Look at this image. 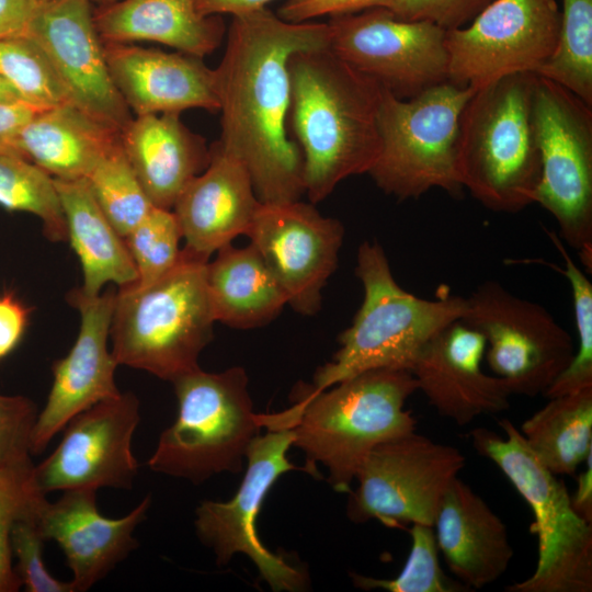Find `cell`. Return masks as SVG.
<instances>
[{"mask_svg":"<svg viewBox=\"0 0 592 592\" xmlns=\"http://www.w3.org/2000/svg\"><path fill=\"white\" fill-rule=\"evenodd\" d=\"M139 401L132 392L105 399L73 417L55 451L33 466L43 494L71 489H129L138 473L132 440L139 423Z\"/></svg>","mask_w":592,"mask_h":592,"instance_id":"2e32d148","label":"cell"},{"mask_svg":"<svg viewBox=\"0 0 592 592\" xmlns=\"http://www.w3.org/2000/svg\"><path fill=\"white\" fill-rule=\"evenodd\" d=\"M70 244L83 274L79 291L87 297L100 294L111 282L118 287L137 281V270L125 239L96 203L86 179H54Z\"/></svg>","mask_w":592,"mask_h":592,"instance_id":"83f0119b","label":"cell"},{"mask_svg":"<svg viewBox=\"0 0 592 592\" xmlns=\"http://www.w3.org/2000/svg\"><path fill=\"white\" fill-rule=\"evenodd\" d=\"M473 92L449 81L409 99L383 89L377 115L380 151L368 172L383 192L401 201L432 189L462 194L457 134Z\"/></svg>","mask_w":592,"mask_h":592,"instance_id":"9c48e42d","label":"cell"},{"mask_svg":"<svg viewBox=\"0 0 592 592\" xmlns=\"http://www.w3.org/2000/svg\"><path fill=\"white\" fill-rule=\"evenodd\" d=\"M433 527L451 572L469 590L482 589L508 570L513 548L505 524L458 477L443 494Z\"/></svg>","mask_w":592,"mask_h":592,"instance_id":"cb8c5ba5","label":"cell"},{"mask_svg":"<svg viewBox=\"0 0 592 592\" xmlns=\"http://www.w3.org/2000/svg\"><path fill=\"white\" fill-rule=\"evenodd\" d=\"M592 452L588 455L585 470L578 476V488L571 496V503L577 513L587 522H592Z\"/></svg>","mask_w":592,"mask_h":592,"instance_id":"7dc6e473","label":"cell"},{"mask_svg":"<svg viewBox=\"0 0 592 592\" xmlns=\"http://www.w3.org/2000/svg\"><path fill=\"white\" fill-rule=\"evenodd\" d=\"M465 463L458 448L415 431L384 442L360 467L346 515L354 523L433 526L441 499Z\"/></svg>","mask_w":592,"mask_h":592,"instance_id":"7c38bea8","label":"cell"},{"mask_svg":"<svg viewBox=\"0 0 592 592\" xmlns=\"http://www.w3.org/2000/svg\"><path fill=\"white\" fill-rule=\"evenodd\" d=\"M207 262L183 248L177 264L153 283L118 287L110 329L118 365L171 383L200 367L216 322L206 287Z\"/></svg>","mask_w":592,"mask_h":592,"instance_id":"8992f818","label":"cell"},{"mask_svg":"<svg viewBox=\"0 0 592 592\" xmlns=\"http://www.w3.org/2000/svg\"><path fill=\"white\" fill-rule=\"evenodd\" d=\"M411 549L405 567L392 579H376L350 573L354 585L363 590L382 589L389 592H464L469 589L449 579L441 568L434 527L412 524Z\"/></svg>","mask_w":592,"mask_h":592,"instance_id":"d590c367","label":"cell"},{"mask_svg":"<svg viewBox=\"0 0 592 592\" xmlns=\"http://www.w3.org/2000/svg\"><path fill=\"white\" fill-rule=\"evenodd\" d=\"M293 442L289 428L259 434L247 451V470L236 494L226 502L205 500L195 511L196 535L213 550L217 565L228 563L238 553L244 554L273 591L297 592L308 584L303 568L262 544L255 523L275 481L289 470L300 469L287 458Z\"/></svg>","mask_w":592,"mask_h":592,"instance_id":"4fadbf2b","label":"cell"},{"mask_svg":"<svg viewBox=\"0 0 592 592\" xmlns=\"http://www.w3.org/2000/svg\"><path fill=\"white\" fill-rule=\"evenodd\" d=\"M206 287L215 321L249 329L272 321L287 298L253 244L231 243L206 264Z\"/></svg>","mask_w":592,"mask_h":592,"instance_id":"f1b7e54d","label":"cell"},{"mask_svg":"<svg viewBox=\"0 0 592 592\" xmlns=\"http://www.w3.org/2000/svg\"><path fill=\"white\" fill-rule=\"evenodd\" d=\"M548 399L520 432L548 470L574 476L592 452V387Z\"/></svg>","mask_w":592,"mask_h":592,"instance_id":"f546056e","label":"cell"},{"mask_svg":"<svg viewBox=\"0 0 592 592\" xmlns=\"http://www.w3.org/2000/svg\"><path fill=\"white\" fill-rule=\"evenodd\" d=\"M0 205L9 210L26 212L41 218L49 240L68 239L54 178L20 156L0 153Z\"/></svg>","mask_w":592,"mask_h":592,"instance_id":"1f68e13d","label":"cell"},{"mask_svg":"<svg viewBox=\"0 0 592 592\" xmlns=\"http://www.w3.org/2000/svg\"><path fill=\"white\" fill-rule=\"evenodd\" d=\"M560 12L556 48L535 75L592 105V0H562Z\"/></svg>","mask_w":592,"mask_h":592,"instance_id":"4dcf8cb0","label":"cell"},{"mask_svg":"<svg viewBox=\"0 0 592 592\" xmlns=\"http://www.w3.org/2000/svg\"><path fill=\"white\" fill-rule=\"evenodd\" d=\"M52 1H54V0H33V2L35 3V7L44 4V3H48V2H52Z\"/></svg>","mask_w":592,"mask_h":592,"instance_id":"681fc988","label":"cell"},{"mask_svg":"<svg viewBox=\"0 0 592 592\" xmlns=\"http://www.w3.org/2000/svg\"><path fill=\"white\" fill-rule=\"evenodd\" d=\"M56 502L45 500L37 522L46 540L61 548L72 572L75 592H84L102 580L134 550L136 527L146 519L150 496L118 519L102 515L93 489L62 491Z\"/></svg>","mask_w":592,"mask_h":592,"instance_id":"44dd1931","label":"cell"},{"mask_svg":"<svg viewBox=\"0 0 592 592\" xmlns=\"http://www.w3.org/2000/svg\"><path fill=\"white\" fill-rule=\"evenodd\" d=\"M493 0H394L392 14L403 21H426L448 31L470 23Z\"/></svg>","mask_w":592,"mask_h":592,"instance_id":"60d3db41","label":"cell"},{"mask_svg":"<svg viewBox=\"0 0 592 592\" xmlns=\"http://www.w3.org/2000/svg\"><path fill=\"white\" fill-rule=\"evenodd\" d=\"M33 466L0 467V592H14L22 585L12 566V527L18 520L35 513L46 500L33 483Z\"/></svg>","mask_w":592,"mask_h":592,"instance_id":"74e56055","label":"cell"},{"mask_svg":"<svg viewBox=\"0 0 592 592\" xmlns=\"http://www.w3.org/2000/svg\"><path fill=\"white\" fill-rule=\"evenodd\" d=\"M0 75L37 111L70 103L45 52L25 33L0 39Z\"/></svg>","mask_w":592,"mask_h":592,"instance_id":"d6a6232c","label":"cell"},{"mask_svg":"<svg viewBox=\"0 0 592 592\" xmlns=\"http://www.w3.org/2000/svg\"><path fill=\"white\" fill-rule=\"evenodd\" d=\"M533 122L540 156L534 203L556 219L559 237L592 270V105L537 76Z\"/></svg>","mask_w":592,"mask_h":592,"instance_id":"30bf717a","label":"cell"},{"mask_svg":"<svg viewBox=\"0 0 592 592\" xmlns=\"http://www.w3.org/2000/svg\"><path fill=\"white\" fill-rule=\"evenodd\" d=\"M485 352L482 334L456 320L426 343L410 369L428 402L458 425L510 407L503 380L482 371Z\"/></svg>","mask_w":592,"mask_h":592,"instance_id":"ffe728a7","label":"cell"},{"mask_svg":"<svg viewBox=\"0 0 592 592\" xmlns=\"http://www.w3.org/2000/svg\"><path fill=\"white\" fill-rule=\"evenodd\" d=\"M394 0H286L277 15L288 22L315 21L321 16L357 13L374 8H389Z\"/></svg>","mask_w":592,"mask_h":592,"instance_id":"b9f144b4","label":"cell"},{"mask_svg":"<svg viewBox=\"0 0 592 592\" xmlns=\"http://www.w3.org/2000/svg\"><path fill=\"white\" fill-rule=\"evenodd\" d=\"M34 10L33 0H0V39L24 34Z\"/></svg>","mask_w":592,"mask_h":592,"instance_id":"f6af8a7d","label":"cell"},{"mask_svg":"<svg viewBox=\"0 0 592 592\" xmlns=\"http://www.w3.org/2000/svg\"><path fill=\"white\" fill-rule=\"evenodd\" d=\"M499 425L505 436L486 428L470 432L474 448L493 462L530 505L538 539L535 571L505 588L508 592H591L592 526L573 509L562 480L530 449L508 419Z\"/></svg>","mask_w":592,"mask_h":592,"instance_id":"ba28073f","label":"cell"},{"mask_svg":"<svg viewBox=\"0 0 592 592\" xmlns=\"http://www.w3.org/2000/svg\"><path fill=\"white\" fill-rule=\"evenodd\" d=\"M288 72V127L301 152L304 193L315 204L375 163L383 88L329 47L294 53Z\"/></svg>","mask_w":592,"mask_h":592,"instance_id":"7a4b0ae2","label":"cell"},{"mask_svg":"<svg viewBox=\"0 0 592 592\" xmlns=\"http://www.w3.org/2000/svg\"><path fill=\"white\" fill-rule=\"evenodd\" d=\"M466 298L462 321L486 340V360L511 395H544L571 362V335L542 305L486 281Z\"/></svg>","mask_w":592,"mask_h":592,"instance_id":"8fae6325","label":"cell"},{"mask_svg":"<svg viewBox=\"0 0 592 592\" xmlns=\"http://www.w3.org/2000/svg\"><path fill=\"white\" fill-rule=\"evenodd\" d=\"M0 102L2 103L22 102L16 91L9 84V82L1 75H0Z\"/></svg>","mask_w":592,"mask_h":592,"instance_id":"c3c4849f","label":"cell"},{"mask_svg":"<svg viewBox=\"0 0 592 592\" xmlns=\"http://www.w3.org/2000/svg\"><path fill=\"white\" fill-rule=\"evenodd\" d=\"M103 43L157 42L203 58L221 44L226 25L220 15H203L195 0H115L93 10Z\"/></svg>","mask_w":592,"mask_h":592,"instance_id":"484cf974","label":"cell"},{"mask_svg":"<svg viewBox=\"0 0 592 592\" xmlns=\"http://www.w3.org/2000/svg\"><path fill=\"white\" fill-rule=\"evenodd\" d=\"M283 289L287 305L311 316L335 271L344 237L342 224L297 201L262 203L247 232Z\"/></svg>","mask_w":592,"mask_h":592,"instance_id":"e0dca14e","label":"cell"},{"mask_svg":"<svg viewBox=\"0 0 592 592\" xmlns=\"http://www.w3.org/2000/svg\"><path fill=\"white\" fill-rule=\"evenodd\" d=\"M560 19L556 0H493L467 25L446 31L448 81L475 90L535 73L556 48Z\"/></svg>","mask_w":592,"mask_h":592,"instance_id":"9a60e30c","label":"cell"},{"mask_svg":"<svg viewBox=\"0 0 592 592\" xmlns=\"http://www.w3.org/2000/svg\"><path fill=\"white\" fill-rule=\"evenodd\" d=\"M537 75L516 72L475 89L459 117L457 169L464 189L490 210L534 203L540 179L533 101Z\"/></svg>","mask_w":592,"mask_h":592,"instance_id":"5b68a950","label":"cell"},{"mask_svg":"<svg viewBox=\"0 0 592 592\" xmlns=\"http://www.w3.org/2000/svg\"><path fill=\"white\" fill-rule=\"evenodd\" d=\"M181 228L172 209L152 206L124 238L137 270L133 284L146 286L169 272L179 261Z\"/></svg>","mask_w":592,"mask_h":592,"instance_id":"8d00e7d4","label":"cell"},{"mask_svg":"<svg viewBox=\"0 0 592 592\" xmlns=\"http://www.w3.org/2000/svg\"><path fill=\"white\" fill-rule=\"evenodd\" d=\"M329 48L399 99L448 81L446 30L397 19L388 8L331 16Z\"/></svg>","mask_w":592,"mask_h":592,"instance_id":"5bb4252c","label":"cell"},{"mask_svg":"<svg viewBox=\"0 0 592 592\" xmlns=\"http://www.w3.org/2000/svg\"><path fill=\"white\" fill-rule=\"evenodd\" d=\"M546 234L563 259L562 269L555 264L549 266L559 271L569 283L578 334V348L571 362L543 395L548 399L592 387V284L560 237L550 230Z\"/></svg>","mask_w":592,"mask_h":592,"instance_id":"e575fe53","label":"cell"},{"mask_svg":"<svg viewBox=\"0 0 592 592\" xmlns=\"http://www.w3.org/2000/svg\"><path fill=\"white\" fill-rule=\"evenodd\" d=\"M115 297L113 288L94 297L79 288L68 295L80 312V330L69 353L53 364V385L32 433V455L42 453L73 417L121 394L114 380L118 364L107 349Z\"/></svg>","mask_w":592,"mask_h":592,"instance_id":"d6986e66","label":"cell"},{"mask_svg":"<svg viewBox=\"0 0 592 592\" xmlns=\"http://www.w3.org/2000/svg\"><path fill=\"white\" fill-rule=\"evenodd\" d=\"M172 384L178 414L161 433L148 467L196 485L224 471L240 473L251 442L271 419L254 412L244 368L207 373L198 367Z\"/></svg>","mask_w":592,"mask_h":592,"instance_id":"52a82bcc","label":"cell"},{"mask_svg":"<svg viewBox=\"0 0 592 592\" xmlns=\"http://www.w3.org/2000/svg\"><path fill=\"white\" fill-rule=\"evenodd\" d=\"M121 145L149 201L166 209L210 159V148L180 113L137 115L121 132Z\"/></svg>","mask_w":592,"mask_h":592,"instance_id":"d4e9b609","label":"cell"},{"mask_svg":"<svg viewBox=\"0 0 592 592\" xmlns=\"http://www.w3.org/2000/svg\"><path fill=\"white\" fill-rule=\"evenodd\" d=\"M417 390L410 371L389 368L357 374L321 391L298 385L291 429L293 445L306 456L304 469L317 476L320 463L333 489L350 492L375 446L415 431L417 421L405 405Z\"/></svg>","mask_w":592,"mask_h":592,"instance_id":"3957f363","label":"cell"},{"mask_svg":"<svg viewBox=\"0 0 592 592\" xmlns=\"http://www.w3.org/2000/svg\"><path fill=\"white\" fill-rule=\"evenodd\" d=\"M261 205L244 164L217 141L209 163L177 198L172 210L184 249L206 260L213 252L247 235Z\"/></svg>","mask_w":592,"mask_h":592,"instance_id":"603a6c76","label":"cell"},{"mask_svg":"<svg viewBox=\"0 0 592 592\" xmlns=\"http://www.w3.org/2000/svg\"><path fill=\"white\" fill-rule=\"evenodd\" d=\"M327 22L281 19L267 8L232 16L215 69L221 113L220 146L248 169L262 203L304 194L303 158L288 133L289 57L329 47Z\"/></svg>","mask_w":592,"mask_h":592,"instance_id":"6da1fadb","label":"cell"},{"mask_svg":"<svg viewBox=\"0 0 592 592\" xmlns=\"http://www.w3.org/2000/svg\"><path fill=\"white\" fill-rule=\"evenodd\" d=\"M29 321V309L12 294L0 296V360L20 342Z\"/></svg>","mask_w":592,"mask_h":592,"instance_id":"7bdbcfd3","label":"cell"},{"mask_svg":"<svg viewBox=\"0 0 592 592\" xmlns=\"http://www.w3.org/2000/svg\"><path fill=\"white\" fill-rule=\"evenodd\" d=\"M38 511L18 520L12 527L11 549L16 558L14 569L30 592H75L70 581L56 579L45 567L43 547L46 539L38 526Z\"/></svg>","mask_w":592,"mask_h":592,"instance_id":"f35d334b","label":"cell"},{"mask_svg":"<svg viewBox=\"0 0 592 592\" xmlns=\"http://www.w3.org/2000/svg\"><path fill=\"white\" fill-rule=\"evenodd\" d=\"M355 273L363 285V303L340 334L332 361L316 371L309 385L315 391L372 369L410 371L426 343L466 310V298L448 288L433 299L403 289L377 241L360 246Z\"/></svg>","mask_w":592,"mask_h":592,"instance_id":"277c9868","label":"cell"},{"mask_svg":"<svg viewBox=\"0 0 592 592\" xmlns=\"http://www.w3.org/2000/svg\"><path fill=\"white\" fill-rule=\"evenodd\" d=\"M86 180L96 203L123 238L153 206L129 166L121 144L98 163Z\"/></svg>","mask_w":592,"mask_h":592,"instance_id":"836d02e7","label":"cell"},{"mask_svg":"<svg viewBox=\"0 0 592 592\" xmlns=\"http://www.w3.org/2000/svg\"><path fill=\"white\" fill-rule=\"evenodd\" d=\"M45 52L69 102L122 132L133 116L115 88L91 0H54L36 5L26 32Z\"/></svg>","mask_w":592,"mask_h":592,"instance_id":"ac0fdd59","label":"cell"},{"mask_svg":"<svg viewBox=\"0 0 592 592\" xmlns=\"http://www.w3.org/2000/svg\"><path fill=\"white\" fill-rule=\"evenodd\" d=\"M272 1L274 0H195V5L197 11L206 16H238L262 10Z\"/></svg>","mask_w":592,"mask_h":592,"instance_id":"bcb514c9","label":"cell"},{"mask_svg":"<svg viewBox=\"0 0 592 592\" xmlns=\"http://www.w3.org/2000/svg\"><path fill=\"white\" fill-rule=\"evenodd\" d=\"M37 112L23 102H0V153L20 156L15 147L16 137Z\"/></svg>","mask_w":592,"mask_h":592,"instance_id":"ee69618b","label":"cell"},{"mask_svg":"<svg viewBox=\"0 0 592 592\" xmlns=\"http://www.w3.org/2000/svg\"><path fill=\"white\" fill-rule=\"evenodd\" d=\"M37 414L29 398L0 395V467L32 464L31 439Z\"/></svg>","mask_w":592,"mask_h":592,"instance_id":"ab89813d","label":"cell"},{"mask_svg":"<svg viewBox=\"0 0 592 592\" xmlns=\"http://www.w3.org/2000/svg\"><path fill=\"white\" fill-rule=\"evenodd\" d=\"M110 76L136 116L219 110L215 69L203 58L121 43H103Z\"/></svg>","mask_w":592,"mask_h":592,"instance_id":"7402d4cb","label":"cell"},{"mask_svg":"<svg viewBox=\"0 0 592 592\" xmlns=\"http://www.w3.org/2000/svg\"><path fill=\"white\" fill-rule=\"evenodd\" d=\"M91 1L96 2V3H99L101 5V4L111 3V2H113L115 0H91Z\"/></svg>","mask_w":592,"mask_h":592,"instance_id":"f907efd6","label":"cell"},{"mask_svg":"<svg viewBox=\"0 0 592 592\" xmlns=\"http://www.w3.org/2000/svg\"><path fill=\"white\" fill-rule=\"evenodd\" d=\"M121 144V132L71 103L38 111L20 130L15 147L54 179H87Z\"/></svg>","mask_w":592,"mask_h":592,"instance_id":"4316f807","label":"cell"}]
</instances>
